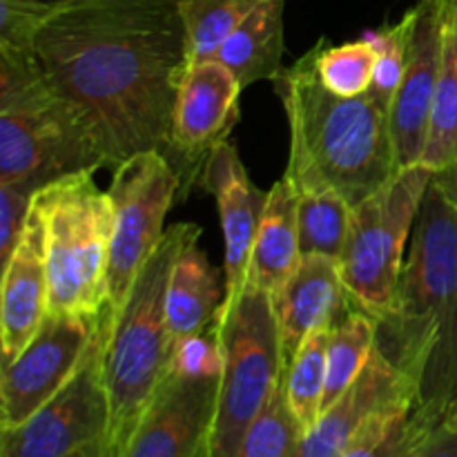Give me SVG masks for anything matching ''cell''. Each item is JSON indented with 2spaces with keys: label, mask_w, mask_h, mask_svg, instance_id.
<instances>
[{
  "label": "cell",
  "mask_w": 457,
  "mask_h": 457,
  "mask_svg": "<svg viewBox=\"0 0 457 457\" xmlns=\"http://www.w3.org/2000/svg\"><path fill=\"white\" fill-rule=\"evenodd\" d=\"M76 107L107 168L138 152L168 154L190 38L179 0H71L31 43Z\"/></svg>",
  "instance_id": "6da1fadb"
},
{
  "label": "cell",
  "mask_w": 457,
  "mask_h": 457,
  "mask_svg": "<svg viewBox=\"0 0 457 457\" xmlns=\"http://www.w3.org/2000/svg\"><path fill=\"white\" fill-rule=\"evenodd\" d=\"M378 348L411 379L424 409L445 418L457 395V208L428 186L415 219Z\"/></svg>",
  "instance_id": "7a4b0ae2"
},
{
  "label": "cell",
  "mask_w": 457,
  "mask_h": 457,
  "mask_svg": "<svg viewBox=\"0 0 457 457\" xmlns=\"http://www.w3.org/2000/svg\"><path fill=\"white\" fill-rule=\"evenodd\" d=\"M272 83L290 128L284 174L297 192L333 190L357 205L400 172L391 114L369 94L344 98L326 89L315 47Z\"/></svg>",
  "instance_id": "3957f363"
},
{
  "label": "cell",
  "mask_w": 457,
  "mask_h": 457,
  "mask_svg": "<svg viewBox=\"0 0 457 457\" xmlns=\"http://www.w3.org/2000/svg\"><path fill=\"white\" fill-rule=\"evenodd\" d=\"M201 235L195 223H174L165 230L152 257L143 263L123 303L105 311L103 382H105L110 424L105 457H119L137 428L143 411L159 391L170 370V342L165 297L170 275L183 245Z\"/></svg>",
  "instance_id": "277c9868"
},
{
  "label": "cell",
  "mask_w": 457,
  "mask_h": 457,
  "mask_svg": "<svg viewBox=\"0 0 457 457\" xmlns=\"http://www.w3.org/2000/svg\"><path fill=\"white\" fill-rule=\"evenodd\" d=\"M105 168L83 116L45 74L31 47L0 45V183L34 190Z\"/></svg>",
  "instance_id": "5b68a950"
},
{
  "label": "cell",
  "mask_w": 457,
  "mask_h": 457,
  "mask_svg": "<svg viewBox=\"0 0 457 457\" xmlns=\"http://www.w3.org/2000/svg\"><path fill=\"white\" fill-rule=\"evenodd\" d=\"M47 232L49 312L98 320L110 306L114 204L92 170L70 174L36 192Z\"/></svg>",
  "instance_id": "8992f818"
},
{
  "label": "cell",
  "mask_w": 457,
  "mask_h": 457,
  "mask_svg": "<svg viewBox=\"0 0 457 457\" xmlns=\"http://www.w3.org/2000/svg\"><path fill=\"white\" fill-rule=\"evenodd\" d=\"M212 326L223 369L210 457H235L244 433L286 373L272 297L245 286L237 297H223Z\"/></svg>",
  "instance_id": "52a82bcc"
},
{
  "label": "cell",
  "mask_w": 457,
  "mask_h": 457,
  "mask_svg": "<svg viewBox=\"0 0 457 457\" xmlns=\"http://www.w3.org/2000/svg\"><path fill=\"white\" fill-rule=\"evenodd\" d=\"M431 179V168L411 165L400 170L382 190L353 205L339 272L353 306L373 321L391 311L404 270L406 245Z\"/></svg>",
  "instance_id": "ba28073f"
},
{
  "label": "cell",
  "mask_w": 457,
  "mask_h": 457,
  "mask_svg": "<svg viewBox=\"0 0 457 457\" xmlns=\"http://www.w3.org/2000/svg\"><path fill=\"white\" fill-rule=\"evenodd\" d=\"M105 312L70 382L34 415L13 428H0V457H105L110 424L103 382Z\"/></svg>",
  "instance_id": "9c48e42d"
},
{
  "label": "cell",
  "mask_w": 457,
  "mask_h": 457,
  "mask_svg": "<svg viewBox=\"0 0 457 457\" xmlns=\"http://www.w3.org/2000/svg\"><path fill=\"white\" fill-rule=\"evenodd\" d=\"M114 237L110 254V311L123 303L143 263L163 239L165 214L181 192V177L159 150L138 152L114 168L110 186Z\"/></svg>",
  "instance_id": "30bf717a"
},
{
  "label": "cell",
  "mask_w": 457,
  "mask_h": 457,
  "mask_svg": "<svg viewBox=\"0 0 457 457\" xmlns=\"http://www.w3.org/2000/svg\"><path fill=\"white\" fill-rule=\"evenodd\" d=\"M103 317H45L38 333L0 373V428H13L47 404L79 370Z\"/></svg>",
  "instance_id": "8fae6325"
},
{
  "label": "cell",
  "mask_w": 457,
  "mask_h": 457,
  "mask_svg": "<svg viewBox=\"0 0 457 457\" xmlns=\"http://www.w3.org/2000/svg\"><path fill=\"white\" fill-rule=\"evenodd\" d=\"M241 83L217 58L192 61L177 92L168 159L181 177V192L199 181L214 147L228 141L239 120Z\"/></svg>",
  "instance_id": "7c38bea8"
},
{
  "label": "cell",
  "mask_w": 457,
  "mask_h": 457,
  "mask_svg": "<svg viewBox=\"0 0 457 457\" xmlns=\"http://www.w3.org/2000/svg\"><path fill=\"white\" fill-rule=\"evenodd\" d=\"M219 378L170 369L119 457H210Z\"/></svg>",
  "instance_id": "4fadbf2b"
},
{
  "label": "cell",
  "mask_w": 457,
  "mask_h": 457,
  "mask_svg": "<svg viewBox=\"0 0 457 457\" xmlns=\"http://www.w3.org/2000/svg\"><path fill=\"white\" fill-rule=\"evenodd\" d=\"M409 18V58L397 96L391 107V129L400 168L422 163L431 129L442 54V3L418 0Z\"/></svg>",
  "instance_id": "5bb4252c"
},
{
  "label": "cell",
  "mask_w": 457,
  "mask_h": 457,
  "mask_svg": "<svg viewBox=\"0 0 457 457\" xmlns=\"http://www.w3.org/2000/svg\"><path fill=\"white\" fill-rule=\"evenodd\" d=\"M418 400L411 379L375 346L369 364L320 422L299 442L295 457H339L378 415L406 400Z\"/></svg>",
  "instance_id": "9a60e30c"
},
{
  "label": "cell",
  "mask_w": 457,
  "mask_h": 457,
  "mask_svg": "<svg viewBox=\"0 0 457 457\" xmlns=\"http://www.w3.org/2000/svg\"><path fill=\"white\" fill-rule=\"evenodd\" d=\"M49 315V272L45 214L34 196L29 217L12 259L3 266L0 344L3 361L12 360L38 333Z\"/></svg>",
  "instance_id": "2e32d148"
},
{
  "label": "cell",
  "mask_w": 457,
  "mask_h": 457,
  "mask_svg": "<svg viewBox=\"0 0 457 457\" xmlns=\"http://www.w3.org/2000/svg\"><path fill=\"white\" fill-rule=\"evenodd\" d=\"M201 186L214 196L226 244V288L223 297H237L245 288L250 254L262 223L268 192L259 190L241 163L239 152L230 141L214 147L204 165Z\"/></svg>",
  "instance_id": "e0dca14e"
},
{
  "label": "cell",
  "mask_w": 457,
  "mask_h": 457,
  "mask_svg": "<svg viewBox=\"0 0 457 457\" xmlns=\"http://www.w3.org/2000/svg\"><path fill=\"white\" fill-rule=\"evenodd\" d=\"M277 326H279L284 366L308 335L333 330L355 308L344 288L339 262L324 254H303L297 270L272 295Z\"/></svg>",
  "instance_id": "ac0fdd59"
},
{
  "label": "cell",
  "mask_w": 457,
  "mask_h": 457,
  "mask_svg": "<svg viewBox=\"0 0 457 457\" xmlns=\"http://www.w3.org/2000/svg\"><path fill=\"white\" fill-rule=\"evenodd\" d=\"M297 205V187L284 174L268 192L245 277V286L263 290L270 297L293 277L302 262Z\"/></svg>",
  "instance_id": "d6986e66"
},
{
  "label": "cell",
  "mask_w": 457,
  "mask_h": 457,
  "mask_svg": "<svg viewBox=\"0 0 457 457\" xmlns=\"http://www.w3.org/2000/svg\"><path fill=\"white\" fill-rule=\"evenodd\" d=\"M199 237H192L174 262L165 297L170 342L201 333L214 321L223 303L219 288V272L210 266L208 257L199 248Z\"/></svg>",
  "instance_id": "ffe728a7"
},
{
  "label": "cell",
  "mask_w": 457,
  "mask_h": 457,
  "mask_svg": "<svg viewBox=\"0 0 457 457\" xmlns=\"http://www.w3.org/2000/svg\"><path fill=\"white\" fill-rule=\"evenodd\" d=\"M284 9L286 0H268L219 45L214 58L239 79L244 89L259 80H275L284 70Z\"/></svg>",
  "instance_id": "44dd1931"
},
{
  "label": "cell",
  "mask_w": 457,
  "mask_h": 457,
  "mask_svg": "<svg viewBox=\"0 0 457 457\" xmlns=\"http://www.w3.org/2000/svg\"><path fill=\"white\" fill-rule=\"evenodd\" d=\"M442 3V54L431 129L422 163L433 172L457 163V0Z\"/></svg>",
  "instance_id": "7402d4cb"
},
{
  "label": "cell",
  "mask_w": 457,
  "mask_h": 457,
  "mask_svg": "<svg viewBox=\"0 0 457 457\" xmlns=\"http://www.w3.org/2000/svg\"><path fill=\"white\" fill-rule=\"evenodd\" d=\"M442 422L413 397L378 415L339 457H418Z\"/></svg>",
  "instance_id": "603a6c76"
},
{
  "label": "cell",
  "mask_w": 457,
  "mask_h": 457,
  "mask_svg": "<svg viewBox=\"0 0 457 457\" xmlns=\"http://www.w3.org/2000/svg\"><path fill=\"white\" fill-rule=\"evenodd\" d=\"M378 346V326L366 312L351 308L330 330L326 355L324 411L351 388Z\"/></svg>",
  "instance_id": "cb8c5ba5"
},
{
  "label": "cell",
  "mask_w": 457,
  "mask_h": 457,
  "mask_svg": "<svg viewBox=\"0 0 457 457\" xmlns=\"http://www.w3.org/2000/svg\"><path fill=\"white\" fill-rule=\"evenodd\" d=\"M330 330H315L303 339L299 351L286 366V400L303 436L315 428L324 413L326 393V355H328Z\"/></svg>",
  "instance_id": "d4e9b609"
},
{
  "label": "cell",
  "mask_w": 457,
  "mask_h": 457,
  "mask_svg": "<svg viewBox=\"0 0 457 457\" xmlns=\"http://www.w3.org/2000/svg\"><path fill=\"white\" fill-rule=\"evenodd\" d=\"M353 205L333 190L299 192L297 221L299 245L303 254L342 257L351 230Z\"/></svg>",
  "instance_id": "484cf974"
},
{
  "label": "cell",
  "mask_w": 457,
  "mask_h": 457,
  "mask_svg": "<svg viewBox=\"0 0 457 457\" xmlns=\"http://www.w3.org/2000/svg\"><path fill=\"white\" fill-rule=\"evenodd\" d=\"M375 62L378 49L369 36L344 45H328L326 40L315 45L317 76L337 96L355 98L369 92Z\"/></svg>",
  "instance_id": "4316f807"
},
{
  "label": "cell",
  "mask_w": 457,
  "mask_h": 457,
  "mask_svg": "<svg viewBox=\"0 0 457 457\" xmlns=\"http://www.w3.org/2000/svg\"><path fill=\"white\" fill-rule=\"evenodd\" d=\"M190 38L192 61L212 58L237 25L268 0H179Z\"/></svg>",
  "instance_id": "83f0119b"
},
{
  "label": "cell",
  "mask_w": 457,
  "mask_h": 457,
  "mask_svg": "<svg viewBox=\"0 0 457 457\" xmlns=\"http://www.w3.org/2000/svg\"><path fill=\"white\" fill-rule=\"evenodd\" d=\"M302 437L303 428L290 411L286 400V384L281 379L268 404L259 411L241 437L235 457H295Z\"/></svg>",
  "instance_id": "f1b7e54d"
},
{
  "label": "cell",
  "mask_w": 457,
  "mask_h": 457,
  "mask_svg": "<svg viewBox=\"0 0 457 457\" xmlns=\"http://www.w3.org/2000/svg\"><path fill=\"white\" fill-rule=\"evenodd\" d=\"M370 40H373L375 49H378V62H375L373 83L369 87V96L382 107L384 112L391 114L393 101L397 96L402 79L406 71V58H409V18H400L393 25H384L379 29L369 31Z\"/></svg>",
  "instance_id": "f546056e"
},
{
  "label": "cell",
  "mask_w": 457,
  "mask_h": 457,
  "mask_svg": "<svg viewBox=\"0 0 457 457\" xmlns=\"http://www.w3.org/2000/svg\"><path fill=\"white\" fill-rule=\"evenodd\" d=\"M71 0H0V45L31 47L40 27Z\"/></svg>",
  "instance_id": "4dcf8cb0"
},
{
  "label": "cell",
  "mask_w": 457,
  "mask_h": 457,
  "mask_svg": "<svg viewBox=\"0 0 457 457\" xmlns=\"http://www.w3.org/2000/svg\"><path fill=\"white\" fill-rule=\"evenodd\" d=\"M170 369L186 378H221L223 355L214 326L210 324L201 333L179 339L172 346Z\"/></svg>",
  "instance_id": "1f68e13d"
},
{
  "label": "cell",
  "mask_w": 457,
  "mask_h": 457,
  "mask_svg": "<svg viewBox=\"0 0 457 457\" xmlns=\"http://www.w3.org/2000/svg\"><path fill=\"white\" fill-rule=\"evenodd\" d=\"M36 192L29 186L0 183V266L12 259L21 241Z\"/></svg>",
  "instance_id": "d6a6232c"
},
{
  "label": "cell",
  "mask_w": 457,
  "mask_h": 457,
  "mask_svg": "<svg viewBox=\"0 0 457 457\" xmlns=\"http://www.w3.org/2000/svg\"><path fill=\"white\" fill-rule=\"evenodd\" d=\"M418 457H457V428L442 422Z\"/></svg>",
  "instance_id": "836d02e7"
},
{
  "label": "cell",
  "mask_w": 457,
  "mask_h": 457,
  "mask_svg": "<svg viewBox=\"0 0 457 457\" xmlns=\"http://www.w3.org/2000/svg\"><path fill=\"white\" fill-rule=\"evenodd\" d=\"M431 183L457 208V163L433 172Z\"/></svg>",
  "instance_id": "e575fe53"
},
{
  "label": "cell",
  "mask_w": 457,
  "mask_h": 457,
  "mask_svg": "<svg viewBox=\"0 0 457 457\" xmlns=\"http://www.w3.org/2000/svg\"><path fill=\"white\" fill-rule=\"evenodd\" d=\"M445 424H446V427H451V428H457V395H455V400L451 402L449 411H446Z\"/></svg>",
  "instance_id": "d590c367"
}]
</instances>
